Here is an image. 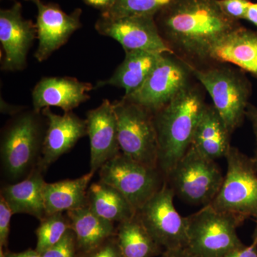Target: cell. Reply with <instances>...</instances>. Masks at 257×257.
<instances>
[{"label": "cell", "mask_w": 257, "mask_h": 257, "mask_svg": "<svg viewBox=\"0 0 257 257\" xmlns=\"http://www.w3.org/2000/svg\"><path fill=\"white\" fill-rule=\"evenodd\" d=\"M155 20L175 55L192 66L209 61L211 47L239 27L223 13L218 0H172Z\"/></svg>", "instance_id": "1"}, {"label": "cell", "mask_w": 257, "mask_h": 257, "mask_svg": "<svg viewBox=\"0 0 257 257\" xmlns=\"http://www.w3.org/2000/svg\"><path fill=\"white\" fill-rule=\"evenodd\" d=\"M206 105L202 90L189 83L168 104L154 113L159 144L158 167L165 178L188 151Z\"/></svg>", "instance_id": "2"}, {"label": "cell", "mask_w": 257, "mask_h": 257, "mask_svg": "<svg viewBox=\"0 0 257 257\" xmlns=\"http://www.w3.org/2000/svg\"><path fill=\"white\" fill-rule=\"evenodd\" d=\"M47 128L46 117L33 109L13 115L2 133V171L13 183L28 177L37 168Z\"/></svg>", "instance_id": "3"}, {"label": "cell", "mask_w": 257, "mask_h": 257, "mask_svg": "<svg viewBox=\"0 0 257 257\" xmlns=\"http://www.w3.org/2000/svg\"><path fill=\"white\" fill-rule=\"evenodd\" d=\"M199 68L190 65L192 75L207 91L230 133L242 124L251 86L242 74L223 63Z\"/></svg>", "instance_id": "4"}, {"label": "cell", "mask_w": 257, "mask_h": 257, "mask_svg": "<svg viewBox=\"0 0 257 257\" xmlns=\"http://www.w3.org/2000/svg\"><path fill=\"white\" fill-rule=\"evenodd\" d=\"M186 219L187 247L197 257H222L243 244L236 233V228L246 220L241 216L208 204Z\"/></svg>", "instance_id": "5"}, {"label": "cell", "mask_w": 257, "mask_h": 257, "mask_svg": "<svg viewBox=\"0 0 257 257\" xmlns=\"http://www.w3.org/2000/svg\"><path fill=\"white\" fill-rule=\"evenodd\" d=\"M120 151L132 160L158 167L159 144L154 113L122 97L113 102Z\"/></svg>", "instance_id": "6"}, {"label": "cell", "mask_w": 257, "mask_h": 257, "mask_svg": "<svg viewBox=\"0 0 257 257\" xmlns=\"http://www.w3.org/2000/svg\"><path fill=\"white\" fill-rule=\"evenodd\" d=\"M227 171L210 205L216 210L257 219V165L253 158L230 147L225 157Z\"/></svg>", "instance_id": "7"}, {"label": "cell", "mask_w": 257, "mask_h": 257, "mask_svg": "<svg viewBox=\"0 0 257 257\" xmlns=\"http://www.w3.org/2000/svg\"><path fill=\"white\" fill-rule=\"evenodd\" d=\"M224 178L215 161L203 157L191 146L166 180L182 200L207 206L217 195Z\"/></svg>", "instance_id": "8"}, {"label": "cell", "mask_w": 257, "mask_h": 257, "mask_svg": "<svg viewBox=\"0 0 257 257\" xmlns=\"http://www.w3.org/2000/svg\"><path fill=\"white\" fill-rule=\"evenodd\" d=\"M99 176L100 182L117 189L136 211L167 181L160 169L136 162L121 152L99 169Z\"/></svg>", "instance_id": "9"}, {"label": "cell", "mask_w": 257, "mask_h": 257, "mask_svg": "<svg viewBox=\"0 0 257 257\" xmlns=\"http://www.w3.org/2000/svg\"><path fill=\"white\" fill-rule=\"evenodd\" d=\"M190 66L172 54H163L138 90L123 98L155 113L190 83Z\"/></svg>", "instance_id": "10"}, {"label": "cell", "mask_w": 257, "mask_h": 257, "mask_svg": "<svg viewBox=\"0 0 257 257\" xmlns=\"http://www.w3.org/2000/svg\"><path fill=\"white\" fill-rule=\"evenodd\" d=\"M175 195L166 181L160 190L136 211L139 220L165 250L188 245L187 219L176 210L173 203Z\"/></svg>", "instance_id": "11"}, {"label": "cell", "mask_w": 257, "mask_h": 257, "mask_svg": "<svg viewBox=\"0 0 257 257\" xmlns=\"http://www.w3.org/2000/svg\"><path fill=\"white\" fill-rule=\"evenodd\" d=\"M94 28L99 35L111 37L119 42L125 52L144 51L175 55L161 35L155 16L121 18L101 16Z\"/></svg>", "instance_id": "12"}, {"label": "cell", "mask_w": 257, "mask_h": 257, "mask_svg": "<svg viewBox=\"0 0 257 257\" xmlns=\"http://www.w3.org/2000/svg\"><path fill=\"white\" fill-rule=\"evenodd\" d=\"M37 38L36 24L22 14L21 3L0 11V42L4 57L2 70L22 71L27 67L29 51Z\"/></svg>", "instance_id": "13"}, {"label": "cell", "mask_w": 257, "mask_h": 257, "mask_svg": "<svg viewBox=\"0 0 257 257\" xmlns=\"http://www.w3.org/2000/svg\"><path fill=\"white\" fill-rule=\"evenodd\" d=\"M27 1L32 2L37 7L39 42L35 57L38 62H44L67 43L74 32L82 27V10L76 9L71 14H67L56 4H47L42 0Z\"/></svg>", "instance_id": "14"}, {"label": "cell", "mask_w": 257, "mask_h": 257, "mask_svg": "<svg viewBox=\"0 0 257 257\" xmlns=\"http://www.w3.org/2000/svg\"><path fill=\"white\" fill-rule=\"evenodd\" d=\"M42 113L46 117L47 128L37 168L45 173L52 164L87 135V120L81 119L72 111L59 115L47 107Z\"/></svg>", "instance_id": "15"}, {"label": "cell", "mask_w": 257, "mask_h": 257, "mask_svg": "<svg viewBox=\"0 0 257 257\" xmlns=\"http://www.w3.org/2000/svg\"><path fill=\"white\" fill-rule=\"evenodd\" d=\"M86 120L90 142V171L96 172L121 152L113 102L104 99L101 105L88 111Z\"/></svg>", "instance_id": "16"}, {"label": "cell", "mask_w": 257, "mask_h": 257, "mask_svg": "<svg viewBox=\"0 0 257 257\" xmlns=\"http://www.w3.org/2000/svg\"><path fill=\"white\" fill-rule=\"evenodd\" d=\"M93 89L91 83L74 77H43L32 90V109L42 112L45 108L57 106L69 112L87 101L90 98L88 93Z\"/></svg>", "instance_id": "17"}, {"label": "cell", "mask_w": 257, "mask_h": 257, "mask_svg": "<svg viewBox=\"0 0 257 257\" xmlns=\"http://www.w3.org/2000/svg\"><path fill=\"white\" fill-rule=\"evenodd\" d=\"M209 58L234 64L257 77V32L238 27L211 47Z\"/></svg>", "instance_id": "18"}, {"label": "cell", "mask_w": 257, "mask_h": 257, "mask_svg": "<svg viewBox=\"0 0 257 257\" xmlns=\"http://www.w3.org/2000/svg\"><path fill=\"white\" fill-rule=\"evenodd\" d=\"M43 172L35 169L26 178L7 184L1 189L2 197L10 206L13 214H27L41 221L47 216L44 199L46 183Z\"/></svg>", "instance_id": "19"}, {"label": "cell", "mask_w": 257, "mask_h": 257, "mask_svg": "<svg viewBox=\"0 0 257 257\" xmlns=\"http://www.w3.org/2000/svg\"><path fill=\"white\" fill-rule=\"evenodd\" d=\"M230 133L214 105H206L198 121L191 146L203 157L215 161L229 151Z\"/></svg>", "instance_id": "20"}, {"label": "cell", "mask_w": 257, "mask_h": 257, "mask_svg": "<svg viewBox=\"0 0 257 257\" xmlns=\"http://www.w3.org/2000/svg\"><path fill=\"white\" fill-rule=\"evenodd\" d=\"M163 54L144 51L125 52L124 61L109 79L99 81L94 89L112 86L122 88L124 96L138 90L145 82Z\"/></svg>", "instance_id": "21"}, {"label": "cell", "mask_w": 257, "mask_h": 257, "mask_svg": "<svg viewBox=\"0 0 257 257\" xmlns=\"http://www.w3.org/2000/svg\"><path fill=\"white\" fill-rule=\"evenodd\" d=\"M94 173L89 171L77 179L46 182L44 199L47 216L87 207L88 188Z\"/></svg>", "instance_id": "22"}, {"label": "cell", "mask_w": 257, "mask_h": 257, "mask_svg": "<svg viewBox=\"0 0 257 257\" xmlns=\"http://www.w3.org/2000/svg\"><path fill=\"white\" fill-rule=\"evenodd\" d=\"M67 215L75 234L81 255L116 235V226L114 223L96 215L87 206L67 211Z\"/></svg>", "instance_id": "23"}, {"label": "cell", "mask_w": 257, "mask_h": 257, "mask_svg": "<svg viewBox=\"0 0 257 257\" xmlns=\"http://www.w3.org/2000/svg\"><path fill=\"white\" fill-rule=\"evenodd\" d=\"M87 207L96 215L118 224L136 215V209L121 192L100 181L88 188Z\"/></svg>", "instance_id": "24"}, {"label": "cell", "mask_w": 257, "mask_h": 257, "mask_svg": "<svg viewBox=\"0 0 257 257\" xmlns=\"http://www.w3.org/2000/svg\"><path fill=\"white\" fill-rule=\"evenodd\" d=\"M116 237L124 257H155L163 253L136 215L118 224Z\"/></svg>", "instance_id": "25"}, {"label": "cell", "mask_w": 257, "mask_h": 257, "mask_svg": "<svg viewBox=\"0 0 257 257\" xmlns=\"http://www.w3.org/2000/svg\"><path fill=\"white\" fill-rule=\"evenodd\" d=\"M40 221L36 229L37 245L35 249L42 253L55 246L64 237L71 227L67 214L57 212L47 215Z\"/></svg>", "instance_id": "26"}, {"label": "cell", "mask_w": 257, "mask_h": 257, "mask_svg": "<svg viewBox=\"0 0 257 257\" xmlns=\"http://www.w3.org/2000/svg\"><path fill=\"white\" fill-rule=\"evenodd\" d=\"M172 0H116L114 6L101 16L121 18L133 16H156Z\"/></svg>", "instance_id": "27"}, {"label": "cell", "mask_w": 257, "mask_h": 257, "mask_svg": "<svg viewBox=\"0 0 257 257\" xmlns=\"http://www.w3.org/2000/svg\"><path fill=\"white\" fill-rule=\"evenodd\" d=\"M41 255L42 257H81L73 230L69 229L58 243Z\"/></svg>", "instance_id": "28"}, {"label": "cell", "mask_w": 257, "mask_h": 257, "mask_svg": "<svg viewBox=\"0 0 257 257\" xmlns=\"http://www.w3.org/2000/svg\"><path fill=\"white\" fill-rule=\"evenodd\" d=\"M251 3L250 0H218V4L223 13L231 20L237 22L244 20Z\"/></svg>", "instance_id": "29"}, {"label": "cell", "mask_w": 257, "mask_h": 257, "mask_svg": "<svg viewBox=\"0 0 257 257\" xmlns=\"http://www.w3.org/2000/svg\"><path fill=\"white\" fill-rule=\"evenodd\" d=\"M13 214V211L4 198L0 196V248L4 249H8L10 222Z\"/></svg>", "instance_id": "30"}, {"label": "cell", "mask_w": 257, "mask_h": 257, "mask_svg": "<svg viewBox=\"0 0 257 257\" xmlns=\"http://www.w3.org/2000/svg\"><path fill=\"white\" fill-rule=\"evenodd\" d=\"M81 257H124L119 244L116 235L105 240L99 246L93 248L87 253L81 255Z\"/></svg>", "instance_id": "31"}, {"label": "cell", "mask_w": 257, "mask_h": 257, "mask_svg": "<svg viewBox=\"0 0 257 257\" xmlns=\"http://www.w3.org/2000/svg\"><path fill=\"white\" fill-rule=\"evenodd\" d=\"M222 257H257V245L246 246L243 244L226 253Z\"/></svg>", "instance_id": "32"}, {"label": "cell", "mask_w": 257, "mask_h": 257, "mask_svg": "<svg viewBox=\"0 0 257 257\" xmlns=\"http://www.w3.org/2000/svg\"><path fill=\"white\" fill-rule=\"evenodd\" d=\"M116 0H83L88 6L100 10L101 14L106 13L114 6Z\"/></svg>", "instance_id": "33"}, {"label": "cell", "mask_w": 257, "mask_h": 257, "mask_svg": "<svg viewBox=\"0 0 257 257\" xmlns=\"http://www.w3.org/2000/svg\"><path fill=\"white\" fill-rule=\"evenodd\" d=\"M162 257H197L186 247L173 248V249L165 250L162 253Z\"/></svg>", "instance_id": "34"}, {"label": "cell", "mask_w": 257, "mask_h": 257, "mask_svg": "<svg viewBox=\"0 0 257 257\" xmlns=\"http://www.w3.org/2000/svg\"><path fill=\"white\" fill-rule=\"evenodd\" d=\"M246 116H247L248 119L251 121L253 124V130H254L255 135L256 137L257 142V108L255 106L248 105L247 109H246ZM253 160L256 162L257 165V148L256 151V155L253 157Z\"/></svg>", "instance_id": "35"}, {"label": "cell", "mask_w": 257, "mask_h": 257, "mask_svg": "<svg viewBox=\"0 0 257 257\" xmlns=\"http://www.w3.org/2000/svg\"><path fill=\"white\" fill-rule=\"evenodd\" d=\"M7 257H42L41 253H39L36 249L29 248L26 251L22 252H11L8 249H5Z\"/></svg>", "instance_id": "36"}, {"label": "cell", "mask_w": 257, "mask_h": 257, "mask_svg": "<svg viewBox=\"0 0 257 257\" xmlns=\"http://www.w3.org/2000/svg\"><path fill=\"white\" fill-rule=\"evenodd\" d=\"M244 20L253 24L257 28V3H251L246 12Z\"/></svg>", "instance_id": "37"}, {"label": "cell", "mask_w": 257, "mask_h": 257, "mask_svg": "<svg viewBox=\"0 0 257 257\" xmlns=\"http://www.w3.org/2000/svg\"><path fill=\"white\" fill-rule=\"evenodd\" d=\"M253 244L257 245V219H256V226L255 227L254 232L253 234Z\"/></svg>", "instance_id": "38"}, {"label": "cell", "mask_w": 257, "mask_h": 257, "mask_svg": "<svg viewBox=\"0 0 257 257\" xmlns=\"http://www.w3.org/2000/svg\"><path fill=\"white\" fill-rule=\"evenodd\" d=\"M0 257H7L6 251L3 248H0Z\"/></svg>", "instance_id": "39"}]
</instances>
